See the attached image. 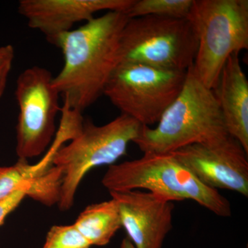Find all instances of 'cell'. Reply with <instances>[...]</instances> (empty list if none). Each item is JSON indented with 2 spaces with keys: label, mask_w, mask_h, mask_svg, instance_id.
I'll return each mask as SVG.
<instances>
[{
  "label": "cell",
  "mask_w": 248,
  "mask_h": 248,
  "mask_svg": "<svg viewBox=\"0 0 248 248\" xmlns=\"http://www.w3.org/2000/svg\"><path fill=\"white\" fill-rule=\"evenodd\" d=\"M128 19L125 13L109 11L60 36L55 46L64 64L53 83L68 108L81 113L104 94L122 63L121 37Z\"/></svg>",
  "instance_id": "cell-1"
},
{
  "label": "cell",
  "mask_w": 248,
  "mask_h": 248,
  "mask_svg": "<svg viewBox=\"0 0 248 248\" xmlns=\"http://www.w3.org/2000/svg\"><path fill=\"white\" fill-rule=\"evenodd\" d=\"M73 224L91 246H106L122 227L117 202L112 198L89 205Z\"/></svg>",
  "instance_id": "cell-13"
},
{
  "label": "cell",
  "mask_w": 248,
  "mask_h": 248,
  "mask_svg": "<svg viewBox=\"0 0 248 248\" xmlns=\"http://www.w3.org/2000/svg\"><path fill=\"white\" fill-rule=\"evenodd\" d=\"M213 91L227 132L248 153V81L239 53L232 54L228 59Z\"/></svg>",
  "instance_id": "cell-12"
},
{
  "label": "cell",
  "mask_w": 248,
  "mask_h": 248,
  "mask_svg": "<svg viewBox=\"0 0 248 248\" xmlns=\"http://www.w3.org/2000/svg\"><path fill=\"white\" fill-rule=\"evenodd\" d=\"M14 58L15 50L12 45L0 46V98L4 95Z\"/></svg>",
  "instance_id": "cell-18"
},
{
  "label": "cell",
  "mask_w": 248,
  "mask_h": 248,
  "mask_svg": "<svg viewBox=\"0 0 248 248\" xmlns=\"http://www.w3.org/2000/svg\"><path fill=\"white\" fill-rule=\"evenodd\" d=\"M120 210L122 226L135 248H162L172 228V201L140 190L110 192Z\"/></svg>",
  "instance_id": "cell-10"
},
{
  "label": "cell",
  "mask_w": 248,
  "mask_h": 248,
  "mask_svg": "<svg viewBox=\"0 0 248 248\" xmlns=\"http://www.w3.org/2000/svg\"><path fill=\"white\" fill-rule=\"evenodd\" d=\"M91 246L75 225L72 224L52 227L43 248H90Z\"/></svg>",
  "instance_id": "cell-16"
},
{
  "label": "cell",
  "mask_w": 248,
  "mask_h": 248,
  "mask_svg": "<svg viewBox=\"0 0 248 248\" xmlns=\"http://www.w3.org/2000/svg\"><path fill=\"white\" fill-rule=\"evenodd\" d=\"M53 80L51 73L40 66L27 68L18 77L16 153L19 159L40 156L53 140L55 119L60 110V94Z\"/></svg>",
  "instance_id": "cell-8"
},
{
  "label": "cell",
  "mask_w": 248,
  "mask_h": 248,
  "mask_svg": "<svg viewBox=\"0 0 248 248\" xmlns=\"http://www.w3.org/2000/svg\"><path fill=\"white\" fill-rule=\"evenodd\" d=\"M50 168L43 161L30 165L27 160L19 159L9 167H0V200L15 191L31 187L32 199L40 202L45 200L50 189Z\"/></svg>",
  "instance_id": "cell-14"
},
{
  "label": "cell",
  "mask_w": 248,
  "mask_h": 248,
  "mask_svg": "<svg viewBox=\"0 0 248 248\" xmlns=\"http://www.w3.org/2000/svg\"><path fill=\"white\" fill-rule=\"evenodd\" d=\"M172 153L204 185L248 197V153L231 135L210 143L190 145Z\"/></svg>",
  "instance_id": "cell-9"
},
{
  "label": "cell",
  "mask_w": 248,
  "mask_h": 248,
  "mask_svg": "<svg viewBox=\"0 0 248 248\" xmlns=\"http://www.w3.org/2000/svg\"><path fill=\"white\" fill-rule=\"evenodd\" d=\"M135 0H21L18 12L28 25L40 31L50 43L72 30L77 23L87 22L99 11L126 13Z\"/></svg>",
  "instance_id": "cell-11"
},
{
  "label": "cell",
  "mask_w": 248,
  "mask_h": 248,
  "mask_svg": "<svg viewBox=\"0 0 248 248\" xmlns=\"http://www.w3.org/2000/svg\"><path fill=\"white\" fill-rule=\"evenodd\" d=\"M198 48L187 18L147 16L129 18L121 37L122 62L187 71Z\"/></svg>",
  "instance_id": "cell-6"
},
{
  "label": "cell",
  "mask_w": 248,
  "mask_h": 248,
  "mask_svg": "<svg viewBox=\"0 0 248 248\" xmlns=\"http://www.w3.org/2000/svg\"><path fill=\"white\" fill-rule=\"evenodd\" d=\"M193 0H135L127 11L128 18L147 16L172 18H187Z\"/></svg>",
  "instance_id": "cell-15"
},
{
  "label": "cell",
  "mask_w": 248,
  "mask_h": 248,
  "mask_svg": "<svg viewBox=\"0 0 248 248\" xmlns=\"http://www.w3.org/2000/svg\"><path fill=\"white\" fill-rule=\"evenodd\" d=\"M187 19L198 40L194 71L213 90L229 57L248 48V1L193 0Z\"/></svg>",
  "instance_id": "cell-5"
},
{
  "label": "cell",
  "mask_w": 248,
  "mask_h": 248,
  "mask_svg": "<svg viewBox=\"0 0 248 248\" xmlns=\"http://www.w3.org/2000/svg\"><path fill=\"white\" fill-rule=\"evenodd\" d=\"M186 72L122 62L104 94L122 112L142 125L157 124L182 91Z\"/></svg>",
  "instance_id": "cell-7"
},
{
  "label": "cell",
  "mask_w": 248,
  "mask_h": 248,
  "mask_svg": "<svg viewBox=\"0 0 248 248\" xmlns=\"http://www.w3.org/2000/svg\"><path fill=\"white\" fill-rule=\"evenodd\" d=\"M120 248H135V246L128 237L125 238L122 241Z\"/></svg>",
  "instance_id": "cell-19"
},
{
  "label": "cell",
  "mask_w": 248,
  "mask_h": 248,
  "mask_svg": "<svg viewBox=\"0 0 248 248\" xmlns=\"http://www.w3.org/2000/svg\"><path fill=\"white\" fill-rule=\"evenodd\" d=\"M33 191L31 187H24L15 191L11 195L0 200V226L4 223L5 218L17 208L25 197L32 198Z\"/></svg>",
  "instance_id": "cell-17"
},
{
  "label": "cell",
  "mask_w": 248,
  "mask_h": 248,
  "mask_svg": "<svg viewBox=\"0 0 248 248\" xmlns=\"http://www.w3.org/2000/svg\"><path fill=\"white\" fill-rule=\"evenodd\" d=\"M227 132L213 90L199 79L193 65L186 72L182 91L155 128L142 125L133 141L144 153H170L196 143L226 138Z\"/></svg>",
  "instance_id": "cell-2"
},
{
  "label": "cell",
  "mask_w": 248,
  "mask_h": 248,
  "mask_svg": "<svg viewBox=\"0 0 248 248\" xmlns=\"http://www.w3.org/2000/svg\"><path fill=\"white\" fill-rule=\"evenodd\" d=\"M141 127L124 114L102 125L84 121L70 143L60 147L53 155V166L62 174L60 210L66 211L73 207L77 190L91 170L115 164L125 154L129 143L138 138Z\"/></svg>",
  "instance_id": "cell-4"
},
{
  "label": "cell",
  "mask_w": 248,
  "mask_h": 248,
  "mask_svg": "<svg viewBox=\"0 0 248 248\" xmlns=\"http://www.w3.org/2000/svg\"><path fill=\"white\" fill-rule=\"evenodd\" d=\"M109 192L146 190L172 202L190 200L217 216L231 215L229 201L204 185L170 153H144L140 159L109 166L102 180Z\"/></svg>",
  "instance_id": "cell-3"
}]
</instances>
